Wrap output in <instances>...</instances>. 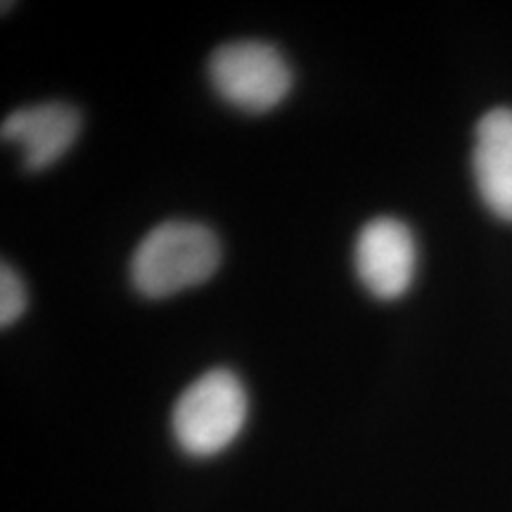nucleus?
I'll use <instances>...</instances> for the list:
<instances>
[{"instance_id":"obj_1","label":"nucleus","mask_w":512,"mask_h":512,"mask_svg":"<svg viewBox=\"0 0 512 512\" xmlns=\"http://www.w3.org/2000/svg\"><path fill=\"white\" fill-rule=\"evenodd\" d=\"M221 242L195 221H166L140 240L131 256V283L147 299H166L197 287L219 271Z\"/></svg>"},{"instance_id":"obj_2","label":"nucleus","mask_w":512,"mask_h":512,"mask_svg":"<svg viewBox=\"0 0 512 512\" xmlns=\"http://www.w3.org/2000/svg\"><path fill=\"white\" fill-rule=\"evenodd\" d=\"M245 384L233 370L211 368L178 396L171 430L188 456L209 458L226 451L247 422Z\"/></svg>"},{"instance_id":"obj_3","label":"nucleus","mask_w":512,"mask_h":512,"mask_svg":"<svg viewBox=\"0 0 512 512\" xmlns=\"http://www.w3.org/2000/svg\"><path fill=\"white\" fill-rule=\"evenodd\" d=\"M214 91L247 114L271 112L292 91V69L280 50L264 41H235L209 60Z\"/></svg>"},{"instance_id":"obj_4","label":"nucleus","mask_w":512,"mask_h":512,"mask_svg":"<svg viewBox=\"0 0 512 512\" xmlns=\"http://www.w3.org/2000/svg\"><path fill=\"white\" fill-rule=\"evenodd\" d=\"M361 285L382 302H394L411 290L418 266L413 230L394 216H377L361 228L354 247Z\"/></svg>"},{"instance_id":"obj_5","label":"nucleus","mask_w":512,"mask_h":512,"mask_svg":"<svg viewBox=\"0 0 512 512\" xmlns=\"http://www.w3.org/2000/svg\"><path fill=\"white\" fill-rule=\"evenodd\" d=\"M83 117L67 102H43L8 114L0 126L5 143L22 152L27 171H43L72 150L81 133Z\"/></svg>"},{"instance_id":"obj_6","label":"nucleus","mask_w":512,"mask_h":512,"mask_svg":"<svg viewBox=\"0 0 512 512\" xmlns=\"http://www.w3.org/2000/svg\"><path fill=\"white\" fill-rule=\"evenodd\" d=\"M472 171L484 207L512 223V110L496 107L475 128Z\"/></svg>"},{"instance_id":"obj_7","label":"nucleus","mask_w":512,"mask_h":512,"mask_svg":"<svg viewBox=\"0 0 512 512\" xmlns=\"http://www.w3.org/2000/svg\"><path fill=\"white\" fill-rule=\"evenodd\" d=\"M29 304V292L22 275L8 261L0 264V325L10 328L24 316Z\"/></svg>"}]
</instances>
